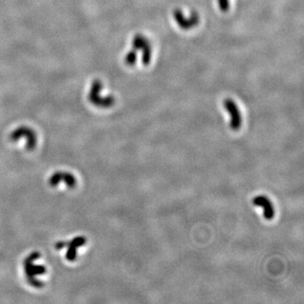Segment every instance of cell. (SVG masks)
<instances>
[{"mask_svg":"<svg viewBox=\"0 0 304 304\" xmlns=\"http://www.w3.org/2000/svg\"><path fill=\"white\" fill-rule=\"evenodd\" d=\"M224 106L231 117V129L234 131L239 130L242 125V117L238 105L236 104L232 99H227L225 100Z\"/></svg>","mask_w":304,"mask_h":304,"instance_id":"6da1fadb","label":"cell"},{"mask_svg":"<svg viewBox=\"0 0 304 304\" xmlns=\"http://www.w3.org/2000/svg\"><path fill=\"white\" fill-rule=\"evenodd\" d=\"M253 204L255 206H259L263 208L264 217L266 220L273 219L275 217V209L274 206L272 205V201L269 200L268 198L265 195H259L256 197L254 198L253 200Z\"/></svg>","mask_w":304,"mask_h":304,"instance_id":"7a4b0ae2","label":"cell"},{"mask_svg":"<svg viewBox=\"0 0 304 304\" xmlns=\"http://www.w3.org/2000/svg\"><path fill=\"white\" fill-rule=\"evenodd\" d=\"M134 48L143 50V63L145 64L150 63L151 58V47L150 41L142 36L134 37L133 42Z\"/></svg>","mask_w":304,"mask_h":304,"instance_id":"3957f363","label":"cell"},{"mask_svg":"<svg viewBox=\"0 0 304 304\" xmlns=\"http://www.w3.org/2000/svg\"><path fill=\"white\" fill-rule=\"evenodd\" d=\"M173 17H174V19H175L176 22L178 23V25L184 30L191 29V28L197 25L198 22H199V16H198L197 14L193 13V16L189 20L184 17V13L180 9H177L173 12Z\"/></svg>","mask_w":304,"mask_h":304,"instance_id":"277c9868","label":"cell"},{"mask_svg":"<svg viewBox=\"0 0 304 304\" xmlns=\"http://www.w3.org/2000/svg\"><path fill=\"white\" fill-rule=\"evenodd\" d=\"M218 4L222 11H227L229 8V0H218Z\"/></svg>","mask_w":304,"mask_h":304,"instance_id":"5b68a950","label":"cell"},{"mask_svg":"<svg viewBox=\"0 0 304 304\" xmlns=\"http://www.w3.org/2000/svg\"><path fill=\"white\" fill-rule=\"evenodd\" d=\"M135 60H136V52H131L129 54L127 55V63L133 64V63H135Z\"/></svg>","mask_w":304,"mask_h":304,"instance_id":"8992f818","label":"cell"}]
</instances>
